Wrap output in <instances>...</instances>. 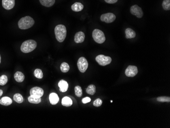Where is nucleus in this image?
I'll return each mask as SVG.
<instances>
[{"instance_id": "b1692460", "label": "nucleus", "mask_w": 170, "mask_h": 128, "mask_svg": "<svg viewBox=\"0 0 170 128\" xmlns=\"http://www.w3.org/2000/svg\"><path fill=\"white\" fill-rule=\"evenodd\" d=\"M14 100L17 103H21L23 102V96L19 93H16L13 96Z\"/></svg>"}, {"instance_id": "6ab92c4d", "label": "nucleus", "mask_w": 170, "mask_h": 128, "mask_svg": "<svg viewBox=\"0 0 170 128\" xmlns=\"http://www.w3.org/2000/svg\"><path fill=\"white\" fill-rule=\"evenodd\" d=\"M12 103V101L10 98L5 97L0 100V104L3 106H9Z\"/></svg>"}, {"instance_id": "f03ea898", "label": "nucleus", "mask_w": 170, "mask_h": 128, "mask_svg": "<svg viewBox=\"0 0 170 128\" xmlns=\"http://www.w3.org/2000/svg\"><path fill=\"white\" fill-rule=\"evenodd\" d=\"M34 23V20L32 17L29 16H27L20 19L18 23V26L19 29L22 30H25L32 27Z\"/></svg>"}, {"instance_id": "423d86ee", "label": "nucleus", "mask_w": 170, "mask_h": 128, "mask_svg": "<svg viewBox=\"0 0 170 128\" xmlns=\"http://www.w3.org/2000/svg\"><path fill=\"white\" fill-rule=\"evenodd\" d=\"M77 65L78 67V70H80V72L84 73L85 72L88 68V62L87 59L82 57L79 58L77 63Z\"/></svg>"}, {"instance_id": "9d476101", "label": "nucleus", "mask_w": 170, "mask_h": 128, "mask_svg": "<svg viewBox=\"0 0 170 128\" xmlns=\"http://www.w3.org/2000/svg\"><path fill=\"white\" fill-rule=\"evenodd\" d=\"M30 93L31 96H34L38 98H41L44 95V91L40 87H34L31 89Z\"/></svg>"}, {"instance_id": "393cba45", "label": "nucleus", "mask_w": 170, "mask_h": 128, "mask_svg": "<svg viewBox=\"0 0 170 128\" xmlns=\"http://www.w3.org/2000/svg\"><path fill=\"white\" fill-rule=\"evenodd\" d=\"M34 75L35 77L37 78L38 79H42L44 76L43 72L40 69H36L35 70Z\"/></svg>"}, {"instance_id": "ddd939ff", "label": "nucleus", "mask_w": 170, "mask_h": 128, "mask_svg": "<svg viewBox=\"0 0 170 128\" xmlns=\"http://www.w3.org/2000/svg\"><path fill=\"white\" fill-rule=\"evenodd\" d=\"M58 86L60 88V91H61L62 92H66L68 88V83L64 80H60L58 83Z\"/></svg>"}, {"instance_id": "a878e982", "label": "nucleus", "mask_w": 170, "mask_h": 128, "mask_svg": "<svg viewBox=\"0 0 170 128\" xmlns=\"http://www.w3.org/2000/svg\"><path fill=\"white\" fill-rule=\"evenodd\" d=\"M74 91H75V94L78 97H81L82 96L83 92H82V89L80 86H76L74 88Z\"/></svg>"}, {"instance_id": "f8f14e48", "label": "nucleus", "mask_w": 170, "mask_h": 128, "mask_svg": "<svg viewBox=\"0 0 170 128\" xmlns=\"http://www.w3.org/2000/svg\"><path fill=\"white\" fill-rule=\"evenodd\" d=\"M85 38V35L84 33L80 31L76 33V35L74 36V42L78 44V43H82L83 42Z\"/></svg>"}, {"instance_id": "cd10ccee", "label": "nucleus", "mask_w": 170, "mask_h": 128, "mask_svg": "<svg viewBox=\"0 0 170 128\" xmlns=\"http://www.w3.org/2000/svg\"><path fill=\"white\" fill-rule=\"evenodd\" d=\"M157 101L159 102H170L169 97H159L157 98Z\"/></svg>"}, {"instance_id": "6e6552de", "label": "nucleus", "mask_w": 170, "mask_h": 128, "mask_svg": "<svg viewBox=\"0 0 170 128\" xmlns=\"http://www.w3.org/2000/svg\"><path fill=\"white\" fill-rule=\"evenodd\" d=\"M131 13L138 18H141L143 16V12L142 8L137 5H134L131 6Z\"/></svg>"}, {"instance_id": "2eb2a0df", "label": "nucleus", "mask_w": 170, "mask_h": 128, "mask_svg": "<svg viewBox=\"0 0 170 128\" xmlns=\"http://www.w3.org/2000/svg\"><path fill=\"white\" fill-rule=\"evenodd\" d=\"M83 8H84V5L80 3H75L71 6V9L72 10L74 11H80L83 9Z\"/></svg>"}, {"instance_id": "4be33fe9", "label": "nucleus", "mask_w": 170, "mask_h": 128, "mask_svg": "<svg viewBox=\"0 0 170 128\" xmlns=\"http://www.w3.org/2000/svg\"><path fill=\"white\" fill-rule=\"evenodd\" d=\"M86 92L90 95L94 94L96 92V87L94 85L92 84L88 86L86 89Z\"/></svg>"}, {"instance_id": "72a5a7b5", "label": "nucleus", "mask_w": 170, "mask_h": 128, "mask_svg": "<svg viewBox=\"0 0 170 128\" xmlns=\"http://www.w3.org/2000/svg\"><path fill=\"white\" fill-rule=\"evenodd\" d=\"M1 56H0V63H1Z\"/></svg>"}, {"instance_id": "4468645a", "label": "nucleus", "mask_w": 170, "mask_h": 128, "mask_svg": "<svg viewBox=\"0 0 170 128\" xmlns=\"http://www.w3.org/2000/svg\"><path fill=\"white\" fill-rule=\"evenodd\" d=\"M49 100L51 104L56 105L59 101V98L56 93H52L49 97Z\"/></svg>"}, {"instance_id": "0eeeda50", "label": "nucleus", "mask_w": 170, "mask_h": 128, "mask_svg": "<svg viewBox=\"0 0 170 128\" xmlns=\"http://www.w3.org/2000/svg\"><path fill=\"white\" fill-rule=\"evenodd\" d=\"M116 15L113 13H107L102 14L100 17V19L102 21L106 23H111L116 19Z\"/></svg>"}, {"instance_id": "f257e3e1", "label": "nucleus", "mask_w": 170, "mask_h": 128, "mask_svg": "<svg viewBox=\"0 0 170 128\" xmlns=\"http://www.w3.org/2000/svg\"><path fill=\"white\" fill-rule=\"evenodd\" d=\"M56 38L59 42H64L66 37V28L64 25H58L55 28Z\"/></svg>"}, {"instance_id": "39448f33", "label": "nucleus", "mask_w": 170, "mask_h": 128, "mask_svg": "<svg viewBox=\"0 0 170 128\" xmlns=\"http://www.w3.org/2000/svg\"><path fill=\"white\" fill-rule=\"evenodd\" d=\"M96 61L99 65L106 66L110 64L112 62V59L110 57L106 56L104 55H99L96 57Z\"/></svg>"}, {"instance_id": "7ed1b4c3", "label": "nucleus", "mask_w": 170, "mask_h": 128, "mask_svg": "<svg viewBox=\"0 0 170 128\" xmlns=\"http://www.w3.org/2000/svg\"><path fill=\"white\" fill-rule=\"evenodd\" d=\"M37 47V42L34 40H28L22 44L21 51L24 53H28L34 51Z\"/></svg>"}, {"instance_id": "f3484780", "label": "nucleus", "mask_w": 170, "mask_h": 128, "mask_svg": "<svg viewBox=\"0 0 170 128\" xmlns=\"http://www.w3.org/2000/svg\"><path fill=\"white\" fill-rule=\"evenodd\" d=\"M125 34L127 39L133 38L136 37V32L131 28H127L125 30Z\"/></svg>"}, {"instance_id": "c756f323", "label": "nucleus", "mask_w": 170, "mask_h": 128, "mask_svg": "<svg viewBox=\"0 0 170 128\" xmlns=\"http://www.w3.org/2000/svg\"><path fill=\"white\" fill-rule=\"evenodd\" d=\"M102 104V101L100 99H97L96 100H95L93 102V105L95 107H99Z\"/></svg>"}, {"instance_id": "473e14b6", "label": "nucleus", "mask_w": 170, "mask_h": 128, "mask_svg": "<svg viewBox=\"0 0 170 128\" xmlns=\"http://www.w3.org/2000/svg\"><path fill=\"white\" fill-rule=\"evenodd\" d=\"M3 93V90H0V97H1L2 96V95Z\"/></svg>"}, {"instance_id": "c85d7f7f", "label": "nucleus", "mask_w": 170, "mask_h": 128, "mask_svg": "<svg viewBox=\"0 0 170 128\" xmlns=\"http://www.w3.org/2000/svg\"><path fill=\"white\" fill-rule=\"evenodd\" d=\"M8 82V78L6 75H3L0 77V85H5Z\"/></svg>"}, {"instance_id": "1a4fd4ad", "label": "nucleus", "mask_w": 170, "mask_h": 128, "mask_svg": "<svg viewBox=\"0 0 170 128\" xmlns=\"http://www.w3.org/2000/svg\"><path fill=\"white\" fill-rule=\"evenodd\" d=\"M138 68L136 66L129 65L125 70V75L129 77H133L138 74Z\"/></svg>"}, {"instance_id": "20e7f679", "label": "nucleus", "mask_w": 170, "mask_h": 128, "mask_svg": "<svg viewBox=\"0 0 170 128\" xmlns=\"http://www.w3.org/2000/svg\"><path fill=\"white\" fill-rule=\"evenodd\" d=\"M92 37L95 42L101 44L106 40V37L104 32L99 29H95L92 33Z\"/></svg>"}, {"instance_id": "5701e85b", "label": "nucleus", "mask_w": 170, "mask_h": 128, "mask_svg": "<svg viewBox=\"0 0 170 128\" xmlns=\"http://www.w3.org/2000/svg\"><path fill=\"white\" fill-rule=\"evenodd\" d=\"M60 69L61 72H67L69 71L70 66L68 63L66 62H63L60 66Z\"/></svg>"}, {"instance_id": "9b49d317", "label": "nucleus", "mask_w": 170, "mask_h": 128, "mask_svg": "<svg viewBox=\"0 0 170 128\" xmlns=\"http://www.w3.org/2000/svg\"><path fill=\"white\" fill-rule=\"evenodd\" d=\"M15 0H2V6L6 10H10L14 7Z\"/></svg>"}, {"instance_id": "bb28decb", "label": "nucleus", "mask_w": 170, "mask_h": 128, "mask_svg": "<svg viewBox=\"0 0 170 128\" xmlns=\"http://www.w3.org/2000/svg\"><path fill=\"white\" fill-rule=\"evenodd\" d=\"M163 9L165 10H170V0H163L162 4Z\"/></svg>"}, {"instance_id": "7c9ffc66", "label": "nucleus", "mask_w": 170, "mask_h": 128, "mask_svg": "<svg viewBox=\"0 0 170 128\" xmlns=\"http://www.w3.org/2000/svg\"><path fill=\"white\" fill-rule=\"evenodd\" d=\"M90 101H91V99L89 97L83 98L82 100V103L83 104H87L88 103L90 102Z\"/></svg>"}, {"instance_id": "2f4dec72", "label": "nucleus", "mask_w": 170, "mask_h": 128, "mask_svg": "<svg viewBox=\"0 0 170 128\" xmlns=\"http://www.w3.org/2000/svg\"><path fill=\"white\" fill-rule=\"evenodd\" d=\"M105 2L108 4H114L116 2H117L118 0H104Z\"/></svg>"}, {"instance_id": "a211bd4d", "label": "nucleus", "mask_w": 170, "mask_h": 128, "mask_svg": "<svg viewBox=\"0 0 170 128\" xmlns=\"http://www.w3.org/2000/svg\"><path fill=\"white\" fill-rule=\"evenodd\" d=\"M62 105L65 107H70L72 105V101L68 97H65L62 99Z\"/></svg>"}, {"instance_id": "412c9836", "label": "nucleus", "mask_w": 170, "mask_h": 128, "mask_svg": "<svg viewBox=\"0 0 170 128\" xmlns=\"http://www.w3.org/2000/svg\"><path fill=\"white\" fill-rule=\"evenodd\" d=\"M28 101L31 103L37 104H39L40 103H41V98H38V97H34V96H30L28 98Z\"/></svg>"}, {"instance_id": "aec40b11", "label": "nucleus", "mask_w": 170, "mask_h": 128, "mask_svg": "<svg viewBox=\"0 0 170 128\" xmlns=\"http://www.w3.org/2000/svg\"><path fill=\"white\" fill-rule=\"evenodd\" d=\"M42 5L46 7L52 6L55 3V0H39Z\"/></svg>"}, {"instance_id": "dca6fc26", "label": "nucleus", "mask_w": 170, "mask_h": 128, "mask_svg": "<svg viewBox=\"0 0 170 128\" xmlns=\"http://www.w3.org/2000/svg\"><path fill=\"white\" fill-rule=\"evenodd\" d=\"M14 79L17 82H22L25 80V75L21 72H17L14 74Z\"/></svg>"}]
</instances>
